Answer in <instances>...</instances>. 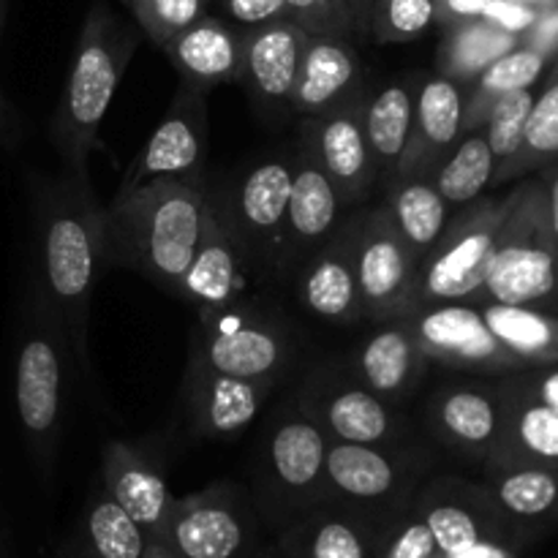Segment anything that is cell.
I'll return each mask as SVG.
<instances>
[{
    "instance_id": "cell-25",
    "label": "cell",
    "mask_w": 558,
    "mask_h": 558,
    "mask_svg": "<svg viewBox=\"0 0 558 558\" xmlns=\"http://www.w3.org/2000/svg\"><path fill=\"white\" fill-rule=\"evenodd\" d=\"M363 90L368 87L352 41L338 36H308L289 107L305 118H316Z\"/></svg>"
},
{
    "instance_id": "cell-47",
    "label": "cell",
    "mask_w": 558,
    "mask_h": 558,
    "mask_svg": "<svg viewBox=\"0 0 558 558\" xmlns=\"http://www.w3.org/2000/svg\"><path fill=\"white\" fill-rule=\"evenodd\" d=\"M518 44H526V47L537 49L545 58L554 60L558 54V3L539 11L537 20L532 22V27H529L521 38H518Z\"/></svg>"
},
{
    "instance_id": "cell-51",
    "label": "cell",
    "mask_w": 558,
    "mask_h": 558,
    "mask_svg": "<svg viewBox=\"0 0 558 558\" xmlns=\"http://www.w3.org/2000/svg\"><path fill=\"white\" fill-rule=\"evenodd\" d=\"M543 185H545V196H548L550 234H554V245H556V254H558V161L550 163V167H545Z\"/></svg>"
},
{
    "instance_id": "cell-34",
    "label": "cell",
    "mask_w": 558,
    "mask_h": 558,
    "mask_svg": "<svg viewBox=\"0 0 558 558\" xmlns=\"http://www.w3.org/2000/svg\"><path fill=\"white\" fill-rule=\"evenodd\" d=\"M387 194L385 207L398 234L420 262L430 254L450 227L452 207L430 178H398L381 185Z\"/></svg>"
},
{
    "instance_id": "cell-28",
    "label": "cell",
    "mask_w": 558,
    "mask_h": 558,
    "mask_svg": "<svg viewBox=\"0 0 558 558\" xmlns=\"http://www.w3.org/2000/svg\"><path fill=\"white\" fill-rule=\"evenodd\" d=\"M243 267L238 248L218 221L210 194L205 213H202L199 240H196L194 256L183 272L178 298L194 305L196 314L227 308V305L238 303L240 292H243Z\"/></svg>"
},
{
    "instance_id": "cell-3",
    "label": "cell",
    "mask_w": 558,
    "mask_h": 558,
    "mask_svg": "<svg viewBox=\"0 0 558 558\" xmlns=\"http://www.w3.org/2000/svg\"><path fill=\"white\" fill-rule=\"evenodd\" d=\"M140 41L142 31L125 25L109 5H90L76 41L69 80L49 125L54 150L69 172H87V156L96 150L98 129Z\"/></svg>"
},
{
    "instance_id": "cell-6",
    "label": "cell",
    "mask_w": 558,
    "mask_h": 558,
    "mask_svg": "<svg viewBox=\"0 0 558 558\" xmlns=\"http://www.w3.org/2000/svg\"><path fill=\"white\" fill-rule=\"evenodd\" d=\"M330 439L303 407H287L265 430L259 450L256 507L270 523L292 518L327 501L325 466Z\"/></svg>"
},
{
    "instance_id": "cell-48",
    "label": "cell",
    "mask_w": 558,
    "mask_h": 558,
    "mask_svg": "<svg viewBox=\"0 0 558 558\" xmlns=\"http://www.w3.org/2000/svg\"><path fill=\"white\" fill-rule=\"evenodd\" d=\"M218 3L227 9L229 16H234L245 27L265 25V22L283 16L281 0H218Z\"/></svg>"
},
{
    "instance_id": "cell-32",
    "label": "cell",
    "mask_w": 558,
    "mask_h": 558,
    "mask_svg": "<svg viewBox=\"0 0 558 558\" xmlns=\"http://www.w3.org/2000/svg\"><path fill=\"white\" fill-rule=\"evenodd\" d=\"M420 80L387 82L381 90L368 96L365 104V134H368L371 156L376 163V178L381 185L396 178L401 158L409 147L417 101Z\"/></svg>"
},
{
    "instance_id": "cell-12",
    "label": "cell",
    "mask_w": 558,
    "mask_h": 558,
    "mask_svg": "<svg viewBox=\"0 0 558 558\" xmlns=\"http://www.w3.org/2000/svg\"><path fill=\"white\" fill-rule=\"evenodd\" d=\"M354 238V272H357L363 319L392 322L409 316L420 259L409 251L385 205L349 216Z\"/></svg>"
},
{
    "instance_id": "cell-16",
    "label": "cell",
    "mask_w": 558,
    "mask_h": 558,
    "mask_svg": "<svg viewBox=\"0 0 558 558\" xmlns=\"http://www.w3.org/2000/svg\"><path fill=\"white\" fill-rule=\"evenodd\" d=\"M368 96L371 93L363 90L343 101L341 107L308 118L303 123V136H300V142L314 153L319 167L332 180L343 207L365 202L374 185L379 183L368 134H365Z\"/></svg>"
},
{
    "instance_id": "cell-27",
    "label": "cell",
    "mask_w": 558,
    "mask_h": 558,
    "mask_svg": "<svg viewBox=\"0 0 558 558\" xmlns=\"http://www.w3.org/2000/svg\"><path fill=\"white\" fill-rule=\"evenodd\" d=\"M163 54L183 85L210 93L227 82L243 80V31H234L218 16H202L163 44Z\"/></svg>"
},
{
    "instance_id": "cell-17",
    "label": "cell",
    "mask_w": 558,
    "mask_h": 558,
    "mask_svg": "<svg viewBox=\"0 0 558 558\" xmlns=\"http://www.w3.org/2000/svg\"><path fill=\"white\" fill-rule=\"evenodd\" d=\"M341 196L336 185L327 178L325 169L314 158V153L300 142L294 150V172H292V191H289L287 221H283L281 240L276 251V267L272 276H292L294 267L319 248L325 240H330L343 223Z\"/></svg>"
},
{
    "instance_id": "cell-35",
    "label": "cell",
    "mask_w": 558,
    "mask_h": 558,
    "mask_svg": "<svg viewBox=\"0 0 558 558\" xmlns=\"http://www.w3.org/2000/svg\"><path fill=\"white\" fill-rule=\"evenodd\" d=\"M477 308L501 347L526 368L558 363V314L554 311L505 303H477Z\"/></svg>"
},
{
    "instance_id": "cell-8",
    "label": "cell",
    "mask_w": 558,
    "mask_h": 558,
    "mask_svg": "<svg viewBox=\"0 0 558 558\" xmlns=\"http://www.w3.org/2000/svg\"><path fill=\"white\" fill-rule=\"evenodd\" d=\"M510 207L507 196H480L452 213L439 243L420 262L409 314L439 303H472L488 272L501 221ZM407 319V316H403Z\"/></svg>"
},
{
    "instance_id": "cell-4",
    "label": "cell",
    "mask_w": 558,
    "mask_h": 558,
    "mask_svg": "<svg viewBox=\"0 0 558 558\" xmlns=\"http://www.w3.org/2000/svg\"><path fill=\"white\" fill-rule=\"evenodd\" d=\"M472 303L529 305L558 314V254L543 178H529L510 191L488 272Z\"/></svg>"
},
{
    "instance_id": "cell-7",
    "label": "cell",
    "mask_w": 558,
    "mask_h": 558,
    "mask_svg": "<svg viewBox=\"0 0 558 558\" xmlns=\"http://www.w3.org/2000/svg\"><path fill=\"white\" fill-rule=\"evenodd\" d=\"M430 458L420 447L347 445L327 447L325 488L327 501L363 512L381 526L414 499L428 480Z\"/></svg>"
},
{
    "instance_id": "cell-41",
    "label": "cell",
    "mask_w": 558,
    "mask_h": 558,
    "mask_svg": "<svg viewBox=\"0 0 558 558\" xmlns=\"http://www.w3.org/2000/svg\"><path fill=\"white\" fill-rule=\"evenodd\" d=\"M539 85L523 87V90H512L507 96H501L499 101L494 104V109L485 118L483 131L488 136L490 153L496 158V167L512 158V153L521 147L523 131H526L529 112L534 107V98H537Z\"/></svg>"
},
{
    "instance_id": "cell-54",
    "label": "cell",
    "mask_w": 558,
    "mask_h": 558,
    "mask_svg": "<svg viewBox=\"0 0 558 558\" xmlns=\"http://www.w3.org/2000/svg\"><path fill=\"white\" fill-rule=\"evenodd\" d=\"M526 3L534 5V9H537V11H543V9H548V5L558 3V0H526Z\"/></svg>"
},
{
    "instance_id": "cell-52",
    "label": "cell",
    "mask_w": 558,
    "mask_h": 558,
    "mask_svg": "<svg viewBox=\"0 0 558 558\" xmlns=\"http://www.w3.org/2000/svg\"><path fill=\"white\" fill-rule=\"evenodd\" d=\"M347 5L354 16V25H357V36H368V20L374 0H347Z\"/></svg>"
},
{
    "instance_id": "cell-29",
    "label": "cell",
    "mask_w": 558,
    "mask_h": 558,
    "mask_svg": "<svg viewBox=\"0 0 558 558\" xmlns=\"http://www.w3.org/2000/svg\"><path fill=\"white\" fill-rule=\"evenodd\" d=\"M430 360L420 349L407 319L379 322L354 354V379L385 401L398 403L412 396L428 374Z\"/></svg>"
},
{
    "instance_id": "cell-53",
    "label": "cell",
    "mask_w": 558,
    "mask_h": 558,
    "mask_svg": "<svg viewBox=\"0 0 558 558\" xmlns=\"http://www.w3.org/2000/svg\"><path fill=\"white\" fill-rule=\"evenodd\" d=\"M142 558H180L178 554H174L172 548H169L163 539L158 537H147V545H145V554H142Z\"/></svg>"
},
{
    "instance_id": "cell-21",
    "label": "cell",
    "mask_w": 558,
    "mask_h": 558,
    "mask_svg": "<svg viewBox=\"0 0 558 558\" xmlns=\"http://www.w3.org/2000/svg\"><path fill=\"white\" fill-rule=\"evenodd\" d=\"M294 292L300 305L316 319L332 325H354L363 322V300H360L357 272H354V238L349 216L330 240L311 251L294 267Z\"/></svg>"
},
{
    "instance_id": "cell-23",
    "label": "cell",
    "mask_w": 558,
    "mask_h": 558,
    "mask_svg": "<svg viewBox=\"0 0 558 558\" xmlns=\"http://www.w3.org/2000/svg\"><path fill=\"white\" fill-rule=\"evenodd\" d=\"M466 87L447 76H420L409 147L396 178H428L463 136Z\"/></svg>"
},
{
    "instance_id": "cell-14",
    "label": "cell",
    "mask_w": 558,
    "mask_h": 558,
    "mask_svg": "<svg viewBox=\"0 0 558 558\" xmlns=\"http://www.w3.org/2000/svg\"><path fill=\"white\" fill-rule=\"evenodd\" d=\"M300 407L316 420L330 441L347 445H396L407 436L398 409L357 379L314 374L300 396Z\"/></svg>"
},
{
    "instance_id": "cell-49",
    "label": "cell",
    "mask_w": 558,
    "mask_h": 558,
    "mask_svg": "<svg viewBox=\"0 0 558 558\" xmlns=\"http://www.w3.org/2000/svg\"><path fill=\"white\" fill-rule=\"evenodd\" d=\"M490 0H436V22L445 27L480 20L488 11Z\"/></svg>"
},
{
    "instance_id": "cell-10",
    "label": "cell",
    "mask_w": 558,
    "mask_h": 558,
    "mask_svg": "<svg viewBox=\"0 0 558 558\" xmlns=\"http://www.w3.org/2000/svg\"><path fill=\"white\" fill-rule=\"evenodd\" d=\"M158 539L180 558H248L259 539V507L232 483L174 496Z\"/></svg>"
},
{
    "instance_id": "cell-43",
    "label": "cell",
    "mask_w": 558,
    "mask_h": 558,
    "mask_svg": "<svg viewBox=\"0 0 558 558\" xmlns=\"http://www.w3.org/2000/svg\"><path fill=\"white\" fill-rule=\"evenodd\" d=\"M376 558H441L434 534L412 501L379 526Z\"/></svg>"
},
{
    "instance_id": "cell-1",
    "label": "cell",
    "mask_w": 558,
    "mask_h": 558,
    "mask_svg": "<svg viewBox=\"0 0 558 558\" xmlns=\"http://www.w3.org/2000/svg\"><path fill=\"white\" fill-rule=\"evenodd\" d=\"M36 218V300L63 332L74 363L90 376V305L104 267V210L90 178L65 169L63 178L38 180L33 189Z\"/></svg>"
},
{
    "instance_id": "cell-38",
    "label": "cell",
    "mask_w": 558,
    "mask_h": 558,
    "mask_svg": "<svg viewBox=\"0 0 558 558\" xmlns=\"http://www.w3.org/2000/svg\"><path fill=\"white\" fill-rule=\"evenodd\" d=\"M558 161V54L554 58V69L545 85L537 90L534 107L529 112L523 142L512 158H507L501 167H496L494 183L505 185L510 180L526 178Z\"/></svg>"
},
{
    "instance_id": "cell-45",
    "label": "cell",
    "mask_w": 558,
    "mask_h": 558,
    "mask_svg": "<svg viewBox=\"0 0 558 558\" xmlns=\"http://www.w3.org/2000/svg\"><path fill=\"white\" fill-rule=\"evenodd\" d=\"M505 376H510L512 385H518L523 392H529V396L537 398L539 403H545V407L554 409L558 414V363L537 365V368H523Z\"/></svg>"
},
{
    "instance_id": "cell-33",
    "label": "cell",
    "mask_w": 558,
    "mask_h": 558,
    "mask_svg": "<svg viewBox=\"0 0 558 558\" xmlns=\"http://www.w3.org/2000/svg\"><path fill=\"white\" fill-rule=\"evenodd\" d=\"M145 545L147 534L140 523L101 485L87 499L85 512L60 558H142Z\"/></svg>"
},
{
    "instance_id": "cell-15",
    "label": "cell",
    "mask_w": 558,
    "mask_h": 558,
    "mask_svg": "<svg viewBox=\"0 0 558 558\" xmlns=\"http://www.w3.org/2000/svg\"><path fill=\"white\" fill-rule=\"evenodd\" d=\"M412 507L434 534L441 558H458L483 543H505L512 548L510 532L483 483L458 477L425 480Z\"/></svg>"
},
{
    "instance_id": "cell-39",
    "label": "cell",
    "mask_w": 558,
    "mask_h": 558,
    "mask_svg": "<svg viewBox=\"0 0 558 558\" xmlns=\"http://www.w3.org/2000/svg\"><path fill=\"white\" fill-rule=\"evenodd\" d=\"M496 172V158L490 153L488 136L483 129L466 131L456 142L450 153L439 161V167L428 174L439 194L450 207H463L480 199L483 191L490 189Z\"/></svg>"
},
{
    "instance_id": "cell-24",
    "label": "cell",
    "mask_w": 558,
    "mask_h": 558,
    "mask_svg": "<svg viewBox=\"0 0 558 558\" xmlns=\"http://www.w3.org/2000/svg\"><path fill=\"white\" fill-rule=\"evenodd\" d=\"M379 523L336 501H322L281 526L278 550L289 558H376Z\"/></svg>"
},
{
    "instance_id": "cell-44",
    "label": "cell",
    "mask_w": 558,
    "mask_h": 558,
    "mask_svg": "<svg viewBox=\"0 0 558 558\" xmlns=\"http://www.w3.org/2000/svg\"><path fill=\"white\" fill-rule=\"evenodd\" d=\"M281 9L283 16L303 27L308 36H357L347 0H281Z\"/></svg>"
},
{
    "instance_id": "cell-36",
    "label": "cell",
    "mask_w": 558,
    "mask_h": 558,
    "mask_svg": "<svg viewBox=\"0 0 558 558\" xmlns=\"http://www.w3.org/2000/svg\"><path fill=\"white\" fill-rule=\"evenodd\" d=\"M550 60L537 49L518 44L510 52L496 58L494 63L480 71L477 80L466 87V101H463V134L474 129H483L485 118L494 109L501 96L523 87H534L543 80Z\"/></svg>"
},
{
    "instance_id": "cell-2",
    "label": "cell",
    "mask_w": 558,
    "mask_h": 558,
    "mask_svg": "<svg viewBox=\"0 0 558 558\" xmlns=\"http://www.w3.org/2000/svg\"><path fill=\"white\" fill-rule=\"evenodd\" d=\"M210 199L205 172L153 178L118 191L104 210L107 265L129 267L178 294Z\"/></svg>"
},
{
    "instance_id": "cell-31",
    "label": "cell",
    "mask_w": 558,
    "mask_h": 558,
    "mask_svg": "<svg viewBox=\"0 0 558 558\" xmlns=\"http://www.w3.org/2000/svg\"><path fill=\"white\" fill-rule=\"evenodd\" d=\"M501 396V439L488 458L543 463L558 469V414L512 385L510 376H496Z\"/></svg>"
},
{
    "instance_id": "cell-40",
    "label": "cell",
    "mask_w": 558,
    "mask_h": 558,
    "mask_svg": "<svg viewBox=\"0 0 558 558\" xmlns=\"http://www.w3.org/2000/svg\"><path fill=\"white\" fill-rule=\"evenodd\" d=\"M436 22V0H374L368 36L379 44H403Z\"/></svg>"
},
{
    "instance_id": "cell-55",
    "label": "cell",
    "mask_w": 558,
    "mask_h": 558,
    "mask_svg": "<svg viewBox=\"0 0 558 558\" xmlns=\"http://www.w3.org/2000/svg\"><path fill=\"white\" fill-rule=\"evenodd\" d=\"M248 558H289V556L281 554V550H276V554H251Z\"/></svg>"
},
{
    "instance_id": "cell-30",
    "label": "cell",
    "mask_w": 558,
    "mask_h": 558,
    "mask_svg": "<svg viewBox=\"0 0 558 558\" xmlns=\"http://www.w3.org/2000/svg\"><path fill=\"white\" fill-rule=\"evenodd\" d=\"M308 33L292 20L265 22L243 31V85L265 104H289Z\"/></svg>"
},
{
    "instance_id": "cell-19",
    "label": "cell",
    "mask_w": 558,
    "mask_h": 558,
    "mask_svg": "<svg viewBox=\"0 0 558 558\" xmlns=\"http://www.w3.org/2000/svg\"><path fill=\"white\" fill-rule=\"evenodd\" d=\"M501 396L496 381H458L445 385L425 407L428 430L466 461L483 466L501 439Z\"/></svg>"
},
{
    "instance_id": "cell-46",
    "label": "cell",
    "mask_w": 558,
    "mask_h": 558,
    "mask_svg": "<svg viewBox=\"0 0 558 558\" xmlns=\"http://www.w3.org/2000/svg\"><path fill=\"white\" fill-rule=\"evenodd\" d=\"M537 14L539 11L534 5H529L526 0H490L483 20L494 22L496 27L521 38L532 27V22L537 20Z\"/></svg>"
},
{
    "instance_id": "cell-42",
    "label": "cell",
    "mask_w": 558,
    "mask_h": 558,
    "mask_svg": "<svg viewBox=\"0 0 558 558\" xmlns=\"http://www.w3.org/2000/svg\"><path fill=\"white\" fill-rule=\"evenodd\" d=\"M123 3L131 9L140 31L161 49L180 31L207 14V0H123Z\"/></svg>"
},
{
    "instance_id": "cell-5",
    "label": "cell",
    "mask_w": 558,
    "mask_h": 558,
    "mask_svg": "<svg viewBox=\"0 0 558 558\" xmlns=\"http://www.w3.org/2000/svg\"><path fill=\"white\" fill-rule=\"evenodd\" d=\"M65 354L69 343L58 322L33 298L16 349L14 392L27 447L44 474H52L63 436Z\"/></svg>"
},
{
    "instance_id": "cell-11",
    "label": "cell",
    "mask_w": 558,
    "mask_h": 558,
    "mask_svg": "<svg viewBox=\"0 0 558 558\" xmlns=\"http://www.w3.org/2000/svg\"><path fill=\"white\" fill-rule=\"evenodd\" d=\"M292 338L270 316L238 303L199 314L191 357L238 379L276 381L292 363Z\"/></svg>"
},
{
    "instance_id": "cell-20",
    "label": "cell",
    "mask_w": 558,
    "mask_h": 558,
    "mask_svg": "<svg viewBox=\"0 0 558 558\" xmlns=\"http://www.w3.org/2000/svg\"><path fill=\"white\" fill-rule=\"evenodd\" d=\"M207 145L205 93L180 85L158 129L125 169L118 191H131L153 178L202 172Z\"/></svg>"
},
{
    "instance_id": "cell-22",
    "label": "cell",
    "mask_w": 558,
    "mask_h": 558,
    "mask_svg": "<svg viewBox=\"0 0 558 558\" xmlns=\"http://www.w3.org/2000/svg\"><path fill=\"white\" fill-rule=\"evenodd\" d=\"M272 387L276 381L238 379L189 357L183 392L196 436H205V439L240 436L254 423L259 409L270 398Z\"/></svg>"
},
{
    "instance_id": "cell-37",
    "label": "cell",
    "mask_w": 558,
    "mask_h": 558,
    "mask_svg": "<svg viewBox=\"0 0 558 558\" xmlns=\"http://www.w3.org/2000/svg\"><path fill=\"white\" fill-rule=\"evenodd\" d=\"M518 47V36L501 31L488 20H469L445 27V41L436 52V74L469 87L485 65Z\"/></svg>"
},
{
    "instance_id": "cell-26",
    "label": "cell",
    "mask_w": 558,
    "mask_h": 558,
    "mask_svg": "<svg viewBox=\"0 0 558 558\" xmlns=\"http://www.w3.org/2000/svg\"><path fill=\"white\" fill-rule=\"evenodd\" d=\"M101 485L140 523L147 537H158L174 496L158 463L129 441H107L101 452Z\"/></svg>"
},
{
    "instance_id": "cell-50",
    "label": "cell",
    "mask_w": 558,
    "mask_h": 558,
    "mask_svg": "<svg viewBox=\"0 0 558 558\" xmlns=\"http://www.w3.org/2000/svg\"><path fill=\"white\" fill-rule=\"evenodd\" d=\"M5 14H9V0H0V33H3ZM16 136H20V120H16V112L11 109V104L5 101L3 90H0V142L11 145Z\"/></svg>"
},
{
    "instance_id": "cell-9",
    "label": "cell",
    "mask_w": 558,
    "mask_h": 558,
    "mask_svg": "<svg viewBox=\"0 0 558 558\" xmlns=\"http://www.w3.org/2000/svg\"><path fill=\"white\" fill-rule=\"evenodd\" d=\"M294 150L272 153L251 163L227 191L213 194L218 221L238 248L243 265L272 276L278 240L287 221Z\"/></svg>"
},
{
    "instance_id": "cell-18",
    "label": "cell",
    "mask_w": 558,
    "mask_h": 558,
    "mask_svg": "<svg viewBox=\"0 0 558 558\" xmlns=\"http://www.w3.org/2000/svg\"><path fill=\"white\" fill-rule=\"evenodd\" d=\"M483 474V488L510 532L512 548L521 550L558 532V469L488 458Z\"/></svg>"
},
{
    "instance_id": "cell-13",
    "label": "cell",
    "mask_w": 558,
    "mask_h": 558,
    "mask_svg": "<svg viewBox=\"0 0 558 558\" xmlns=\"http://www.w3.org/2000/svg\"><path fill=\"white\" fill-rule=\"evenodd\" d=\"M420 349L430 363L469 374L501 376L523 371L526 365L507 352L490 332L477 303H439L407 316Z\"/></svg>"
}]
</instances>
